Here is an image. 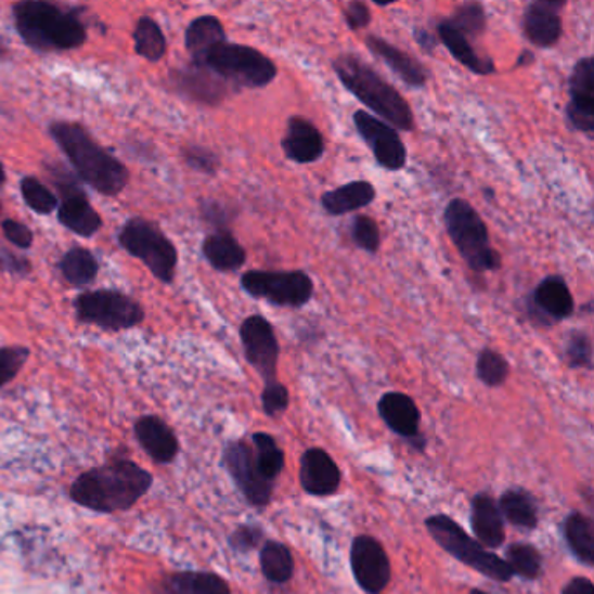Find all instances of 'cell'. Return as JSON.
<instances>
[{
    "label": "cell",
    "mask_w": 594,
    "mask_h": 594,
    "mask_svg": "<svg viewBox=\"0 0 594 594\" xmlns=\"http://www.w3.org/2000/svg\"><path fill=\"white\" fill-rule=\"evenodd\" d=\"M4 183H5L4 166H2V163H0V186L4 185Z\"/></svg>",
    "instance_id": "obj_55"
},
{
    "label": "cell",
    "mask_w": 594,
    "mask_h": 594,
    "mask_svg": "<svg viewBox=\"0 0 594 594\" xmlns=\"http://www.w3.org/2000/svg\"><path fill=\"white\" fill-rule=\"evenodd\" d=\"M570 103L565 108L568 128L581 133L593 134L594 131V60L585 56L576 63L568 77Z\"/></svg>",
    "instance_id": "obj_15"
},
{
    "label": "cell",
    "mask_w": 594,
    "mask_h": 594,
    "mask_svg": "<svg viewBox=\"0 0 594 594\" xmlns=\"http://www.w3.org/2000/svg\"><path fill=\"white\" fill-rule=\"evenodd\" d=\"M28 358H30V351L27 347H0V387L8 386L10 382L18 377Z\"/></svg>",
    "instance_id": "obj_43"
},
{
    "label": "cell",
    "mask_w": 594,
    "mask_h": 594,
    "mask_svg": "<svg viewBox=\"0 0 594 594\" xmlns=\"http://www.w3.org/2000/svg\"><path fill=\"white\" fill-rule=\"evenodd\" d=\"M351 240L358 248L363 249L366 254L375 255L380 249L382 234L375 218L369 215H358L352 220Z\"/></svg>",
    "instance_id": "obj_42"
},
{
    "label": "cell",
    "mask_w": 594,
    "mask_h": 594,
    "mask_svg": "<svg viewBox=\"0 0 594 594\" xmlns=\"http://www.w3.org/2000/svg\"><path fill=\"white\" fill-rule=\"evenodd\" d=\"M255 462L263 478L274 483V479L281 475L284 467V453L275 439L267 432L254 435Z\"/></svg>",
    "instance_id": "obj_36"
},
{
    "label": "cell",
    "mask_w": 594,
    "mask_h": 594,
    "mask_svg": "<svg viewBox=\"0 0 594 594\" xmlns=\"http://www.w3.org/2000/svg\"><path fill=\"white\" fill-rule=\"evenodd\" d=\"M77 320L107 332L131 330L145 320L142 304L117 289L80 293L74 300Z\"/></svg>",
    "instance_id": "obj_9"
},
{
    "label": "cell",
    "mask_w": 594,
    "mask_h": 594,
    "mask_svg": "<svg viewBox=\"0 0 594 594\" xmlns=\"http://www.w3.org/2000/svg\"><path fill=\"white\" fill-rule=\"evenodd\" d=\"M13 18L25 44L40 53L70 51L88 40V28L77 11L53 2L23 0L13 5Z\"/></svg>",
    "instance_id": "obj_3"
},
{
    "label": "cell",
    "mask_w": 594,
    "mask_h": 594,
    "mask_svg": "<svg viewBox=\"0 0 594 594\" xmlns=\"http://www.w3.org/2000/svg\"><path fill=\"white\" fill-rule=\"evenodd\" d=\"M240 337L246 361L260 373L266 384L274 382L280 360V341L271 321L260 314L249 315L241 324Z\"/></svg>",
    "instance_id": "obj_13"
},
{
    "label": "cell",
    "mask_w": 594,
    "mask_h": 594,
    "mask_svg": "<svg viewBox=\"0 0 594 594\" xmlns=\"http://www.w3.org/2000/svg\"><path fill=\"white\" fill-rule=\"evenodd\" d=\"M470 527L475 532L476 541L483 547L498 550L506 539V528H504V518L499 504L487 493H478L473 499Z\"/></svg>",
    "instance_id": "obj_25"
},
{
    "label": "cell",
    "mask_w": 594,
    "mask_h": 594,
    "mask_svg": "<svg viewBox=\"0 0 594 594\" xmlns=\"http://www.w3.org/2000/svg\"><path fill=\"white\" fill-rule=\"evenodd\" d=\"M364 44L380 62L386 63L387 67L403 80L404 85L417 89L427 85L429 72L412 54L406 53L403 49L396 48V46L390 44L389 40L377 36L366 37Z\"/></svg>",
    "instance_id": "obj_22"
},
{
    "label": "cell",
    "mask_w": 594,
    "mask_h": 594,
    "mask_svg": "<svg viewBox=\"0 0 594 594\" xmlns=\"http://www.w3.org/2000/svg\"><path fill=\"white\" fill-rule=\"evenodd\" d=\"M413 39L421 46L424 53L432 54L439 46L438 37L432 36L427 28H415V30H413Z\"/></svg>",
    "instance_id": "obj_51"
},
{
    "label": "cell",
    "mask_w": 594,
    "mask_h": 594,
    "mask_svg": "<svg viewBox=\"0 0 594 594\" xmlns=\"http://www.w3.org/2000/svg\"><path fill=\"white\" fill-rule=\"evenodd\" d=\"M565 539L576 558L585 567L594 565V530L593 521L582 513H572L565 519Z\"/></svg>",
    "instance_id": "obj_31"
},
{
    "label": "cell",
    "mask_w": 594,
    "mask_h": 594,
    "mask_svg": "<svg viewBox=\"0 0 594 594\" xmlns=\"http://www.w3.org/2000/svg\"><path fill=\"white\" fill-rule=\"evenodd\" d=\"M0 229L4 232L5 240L14 244L20 249H30L34 244V232L28 229L25 223L13 220V218H5L0 223Z\"/></svg>",
    "instance_id": "obj_47"
},
{
    "label": "cell",
    "mask_w": 594,
    "mask_h": 594,
    "mask_svg": "<svg viewBox=\"0 0 594 594\" xmlns=\"http://www.w3.org/2000/svg\"><path fill=\"white\" fill-rule=\"evenodd\" d=\"M344 20L351 30H363L372 23V11L361 0H352L344 8Z\"/></svg>",
    "instance_id": "obj_48"
},
{
    "label": "cell",
    "mask_w": 594,
    "mask_h": 594,
    "mask_svg": "<svg viewBox=\"0 0 594 594\" xmlns=\"http://www.w3.org/2000/svg\"><path fill=\"white\" fill-rule=\"evenodd\" d=\"M241 288L271 306L300 309L311 302L314 281L304 271H248L241 277Z\"/></svg>",
    "instance_id": "obj_10"
},
{
    "label": "cell",
    "mask_w": 594,
    "mask_h": 594,
    "mask_svg": "<svg viewBox=\"0 0 594 594\" xmlns=\"http://www.w3.org/2000/svg\"><path fill=\"white\" fill-rule=\"evenodd\" d=\"M377 199V191L369 180H354L347 185L338 186L335 191L324 192L321 195V206L332 217H344L354 214L358 209L366 208Z\"/></svg>",
    "instance_id": "obj_27"
},
{
    "label": "cell",
    "mask_w": 594,
    "mask_h": 594,
    "mask_svg": "<svg viewBox=\"0 0 594 594\" xmlns=\"http://www.w3.org/2000/svg\"><path fill=\"white\" fill-rule=\"evenodd\" d=\"M564 594H594V585L585 577H573L572 581L565 585Z\"/></svg>",
    "instance_id": "obj_52"
},
{
    "label": "cell",
    "mask_w": 594,
    "mask_h": 594,
    "mask_svg": "<svg viewBox=\"0 0 594 594\" xmlns=\"http://www.w3.org/2000/svg\"><path fill=\"white\" fill-rule=\"evenodd\" d=\"M166 594H231V587L217 573L178 572L166 581Z\"/></svg>",
    "instance_id": "obj_30"
},
{
    "label": "cell",
    "mask_w": 594,
    "mask_h": 594,
    "mask_svg": "<svg viewBox=\"0 0 594 594\" xmlns=\"http://www.w3.org/2000/svg\"><path fill=\"white\" fill-rule=\"evenodd\" d=\"M169 80L182 96L208 107L222 103L227 94L231 93V86L215 76L214 72L192 63L185 68H175Z\"/></svg>",
    "instance_id": "obj_19"
},
{
    "label": "cell",
    "mask_w": 594,
    "mask_h": 594,
    "mask_svg": "<svg viewBox=\"0 0 594 594\" xmlns=\"http://www.w3.org/2000/svg\"><path fill=\"white\" fill-rule=\"evenodd\" d=\"M23 201L37 215H51L59 209V197L39 178L25 177L20 183Z\"/></svg>",
    "instance_id": "obj_40"
},
{
    "label": "cell",
    "mask_w": 594,
    "mask_h": 594,
    "mask_svg": "<svg viewBox=\"0 0 594 594\" xmlns=\"http://www.w3.org/2000/svg\"><path fill=\"white\" fill-rule=\"evenodd\" d=\"M506 564L509 565L515 576L525 577L528 581H533L542 573V558L539 551L525 542L509 546L506 553Z\"/></svg>",
    "instance_id": "obj_38"
},
{
    "label": "cell",
    "mask_w": 594,
    "mask_h": 594,
    "mask_svg": "<svg viewBox=\"0 0 594 594\" xmlns=\"http://www.w3.org/2000/svg\"><path fill=\"white\" fill-rule=\"evenodd\" d=\"M0 214H2V203H0Z\"/></svg>",
    "instance_id": "obj_57"
},
{
    "label": "cell",
    "mask_w": 594,
    "mask_h": 594,
    "mask_svg": "<svg viewBox=\"0 0 594 594\" xmlns=\"http://www.w3.org/2000/svg\"><path fill=\"white\" fill-rule=\"evenodd\" d=\"M535 54L532 53V51H528V49H525V51H521L519 53L518 60H516L515 68L519 67H530V65H533L535 63Z\"/></svg>",
    "instance_id": "obj_53"
},
{
    "label": "cell",
    "mask_w": 594,
    "mask_h": 594,
    "mask_svg": "<svg viewBox=\"0 0 594 594\" xmlns=\"http://www.w3.org/2000/svg\"><path fill=\"white\" fill-rule=\"evenodd\" d=\"M223 464L249 504L263 507L271 502L274 483L263 478L262 473L258 470L254 447H249L246 441L227 444Z\"/></svg>",
    "instance_id": "obj_14"
},
{
    "label": "cell",
    "mask_w": 594,
    "mask_h": 594,
    "mask_svg": "<svg viewBox=\"0 0 594 594\" xmlns=\"http://www.w3.org/2000/svg\"><path fill=\"white\" fill-rule=\"evenodd\" d=\"M152 481L151 473L134 462L116 459L80 475L72 485L70 499L86 509L112 515L131 509L151 490Z\"/></svg>",
    "instance_id": "obj_1"
},
{
    "label": "cell",
    "mask_w": 594,
    "mask_h": 594,
    "mask_svg": "<svg viewBox=\"0 0 594 594\" xmlns=\"http://www.w3.org/2000/svg\"><path fill=\"white\" fill-rule=\"evenodd\" d=\"M53 183L60 194L59 222L82 237L96 234L102 229V217L89 203L76 178L63 173L62 166H54Z\"/></svg>",
    "instance_id": "obj_11"
},
{
    "label": "cell",
    "mask_w": 594,
    "mask_h": 594,
    "mask_svg": "<svg viewBox=\"0 0 594 594\" xmlns=\"http://www.w3.org/2000/svg\"><path fill=\"white\" fill-rule=\"evenodd\" d=\"M565 361L570 369H593V344L582 330H570L565 338Z\"/></svg>",
    "instance_id": "obj_41"
},
{
    "label": "cell",
    "mask_w": 594,
    "mask_h": 594,
    "mask_svg": "<svg viewBox=\"0 0 594 594\" xmlns=\"http://www.w3.org/2000/svg\"><path fill=\"white\" fill-rule=\"evenodd\" d=\"M337 464L323 449H309L300 459V485L315 498H328L340 487Z\"/></svg>",
    "instance_id": "obj_21"
},
{
    "label": "cell",
    "mask_w": 594,
    "mask_h": 594,
    "mask_svg": "<svg viewBox=\"0 0 594 594\" xmlns=\"http://www.w3.org/2000/svg\"><path fill=\"white\" fill-rule=\"evenodd\" d=\"M378 413L396 435L403 436L410 441H421L424 444L418 427H421V412L415 401L403 392H387L378 401Z\"/></svg>",
    "instance_id": "obj_23"
},
{
    "label": "cell",
    "mask_w": 594,
    "mask_h": 594,
    "mask_svg": "<svg viewBox=\"0 0 594 594\" xmlns=\"http://www.w3.org/2000/svg\"><path fill=\"white\" fill-rule=\"evenodd\" d=\"M509 363L501 352L483 349L476 361V375L487 387H501L509 377Z\"/></svg>",
    "instance_id": "obj_39"
},
{
    "label": "cell",
    "mask_w": 594,
    "mask_h": 594,
    "mask_svg": "<svg viewBox=\"0 0 594 594\" xmlns=\"http://www.w3.org/2000/svg\"><path fill=\"white\" fill-rule=\"evenodd\" d=\"M281 146L284 157L295 165H312L326 151L323 133L311 120L300 116L289 117Z\"/></svg>",
    "instance_id": "obj_20"
},
{
    "label": "cell",
    "mask_w": 594,
    "mask_h": 594,
    "mask_svg": "<svg viewBox=\"0 0 594 594\" xmlns=\"http://www.w3.org/2000/svg\"><path fill=\"white\" fill-rule=\"evenodd\" d=\"M227 42L225 28L217 16L205 14L195 18L185 30V48L192 63L197 65L215 46Z\"/></svg>",
    "instance_id": "obj_29"
},
{
    "label": "cell",
    "mask_w": 594,
    "mask_h": 594,
    "mask_svg": "<svg viewBox=\"0 0 594 594\" xmlns=\"http://www.w3.org/2000/svg\"><path fill=\"white\" fill-rule=\"evenodd\" d=\"M351 567L356 582L364 593L380 594L389 584V556L373 537H356L351 547Z\"/></svg>",
    "instance_id": "obj_16"
},
{
    "label": "cell",
    "mask_w": 594,
    "mask_h": 594,
    "mask_svg": "<svg viewBox=\"0 0 594 594\" xmlns=\"http://www.w3.org/2000/svg\"><path fill=\"white\" fill-rule=\"evenodd\" d=\"M203 255L218 272L240 271L246 262V249L231 231H215L203 243Z\"/></svg>",
    "instance_id": "obj_28"
},
{
    "label": "cell",
    "mask_w": 594,
    "mask_h": 594,
    "mask_svg": "<svg viewBox=\"0 0 594 594\" xmlns=\"http://www.w3.org/2000/svg\"><path fill=\"white\" fill-rule=\"evenodd\" d=\"M352 120L356 131L369 145L380 168L387 171H401L406 166L409 151L400 133L392 126L364 111H356Z\"/></svg>",
    "instance_id": "obj_12"
},
{
    "label": "cell",
    "mask_w": 594,
    "mask_h": 594,
    "mask_svg": "<svg viewBox=\"0 0 594 594\" xmlns=\"http://www.w3.org/2000/svg\"><path fill=\"white\" fill-rule=\"evenodd\" d=\"M288 404L289 392L281 382L274 380L266 384L262 392V406L263 412H266L269 417H277L284 410L288 409Z\"/></svg>",
    "instance_id": "obj_46"
},
{
    "label": "cell",
    "mask_w": 594,
    "mask_h": 594,
    "mask_svg": "<svg viewBox=\"0 0 594 594\" xmlns=\"http://www.w3.org/2000/svg\"><path fill=\"white\" fill-rule=\"evenodd\" d=\"M260 565L267 581L274 584L288 582L295 572L292 551L284 546L283 542L269 541L260 551Z\"/></svg>",
    "instance_id": "obj_35"
},
{
    "label": "cell",
    "mask_w": 594,
    "mask_h": 594,
    "mask_svg": "<svg viewBox=\"0 0 594 594\" xmlns=\"http://www.w3.org/2000/svg\"><path fill=\"white\" fill-rule=\"evenodd\" d=\"M439 44L449 49L453 60H457L462 67L473 72L476 76H492L495 74V63L490 56H479L478 51L473 48L470 40L462 36L461 31L450 25L447 20H441L436 27Z\"/></svg>",
    "instance_id": "obj_26"
},
{
    "label": "cell",
    "mask_w": 594,
    "mask_h": 594,
    "mask_svg": "<svg viewBox=\"0 0 594 594\" xmlns=\"http://www.w3.org/2000/svg\"><path fill=\"white\" fill-rule=\"evenodd\" d=\"M565 0H535L525 8L521 30L530 44L539 49L555 48L564 36L561 10Z\"/></svg>",
    "instance_id": "obj_18"
},
{
    "label": "cell",
    "mask_w": 594,
    "mask_h": 594,
    "mask_svg": "<svg viewBox=\"0 0 594 594\" xmlns=\"http://www.w3.org/2000/svg\"><path fill=\"white\" fill-rule=\"evenodd\" d=\"M59 269L72 286L85 288V286L96 280L100 263L89 249L76 246V248L68 249L67 254L63 255Z\"/></svg>",
    "instance_id": "obj_32"
},
{
    "label": "cell",
    "mask_w": 594,
    "mask_h": 594,
    "mask_svg": "<svg viewBox=\"0 0 594 594\" xmlns=\"http://www.w3.org/2000/svg\"><path fill=\"white\" fill-rule=\"evenodd\" d=\"M8 56V48H5L4 40H0V60Z\"/></svg>",
    "instance_id": "obj_54"
},
{
    "label": "cell",
    "mask_w": 594,
    "mask_h": 594,
    "mask_svg": "<svg viewBox=\"0 0 594 594\" xmlns=\"http://www.w3.org/2000/svg\"><path fill=\"white\" fill-rule=\"evenodd\" d=\"M502 518H506L511 525L518 528H527L533 530L537 527V504L530 493L518 488H511L507 492L502 493L501 502H499Z\"/></svg>",
    "instance_id": "obj_33"
},
{
    "label": "cell",
    "mask_w": 594,
    "mask_h": 594,
    "mask_svg": "<svg viewBox=\"0 0 594 594\" xmlns=\"http://www.w3.org/2000/svg\"><path fill=\"white\" fill-rule=\"evenodd\" d=\"M426 527L439 546L476 572L498 582H509L515 577L506 559L485 550L475 537L467 535L466 530L450 516H430L426 519Z\"/></svg>",
    "instance_id": "obj_7"
},
{
    "label": "cell",
    "mask_w": 594,
    "mask_h": 594,
    "mask_svg": "<svg viewBox=\"0 0 594 594\" xmlns=\"http://www.w3.org/2000/svg\"><path fill=\"white\" fill-rule=\"evenodd\" d=\"M138 443L157 464H169L177 457L178 439L171 427L156 415H146L134 424Z\"/></svg>",
    "instance_id": "obj_24"
},
{
    "label": "cell",
    "mask_w": 594,
    "mask_h": 594,
    "mask_svg": "<svg viewBox=\"0 0 594 594\" xmlns=\"http://www.w3.org/2000/svg\"><path fill=\"white\" fill-rule=\"evenodd\" d=\"M117 241L120 248L145 263L146 269L156 275L160 283H173L178 266L177 246L160 231L157 223L142 217L129 218L120 229Z\"/></svg>",
    "instance_id": "obj_8"
},
{
    "label": "cell",
    "mask_w": 594,
    "mask_h": 594,
    "mask_svg": "<svg viewBox=\"0 0 594 594\" xmlns=\"http://www.w3.org/2000/svg\"><path fill=\"white\" fill-rule=\"evenodd\" d=\"M49 134L86 185L107 197H116L128 186V168L98 145L88 129L70 120H54L49 125Z\"/></svg>",
    "instance_id": "obj_2"
},
{
    "label": "cell",
    "mask_w": 594,
    "mask_h": 594,
    "mask_svg": "<svg viewBox=\"0 0 594 594\" xmlns=\"http://www.w3.org/2000/svg\"><path fill=\"white\" fill-rule=\"evenodd\" d=\"M576 311L572 292L561 275H547L537 284L528 300V318L539 326L568 320Z\"/></svg>",
    "instance_id": "obj_17"
},
{
    "label": "cell",
    "mask_w": 594,
    "mask_h": 594,
    "mask_svg": "<svg viewBox=\"0 0 594 594\" xmlns=\"http://www.w3.org/2000/svg\"><path fill=\"white\" fill-rule=\"evenodd\" d=\"M134 51L138 56L156 63L165 59L168 51L165 31L160 30L159 23L151 16H142L138 20L133 34Z\"/></svg>",
    "instance_id": "obj_34"
},
{
    "label": "cell",
    "mask_w": 594,
    "mask_h": 594,
    "mask_svg": "<svg viewBox=\"0 0 594 594\" xmlns=\"http://www.w3.org/2000/svg\"><path fill=\"white\" fill-rule=\"evenodd\" d=\"M0 263L4 266L5 271L13 272V274L27 275L30 272V262L27 258L10 254L5 248H0Z\"/></svg>",
    "instance_id": "obj_50"
},
{
    "label": "cell",
    "mask_w": 594,
    "mask_h": 594,
    "mask_svg": "<svg viewBox=\"0 0 594 594\" xmlns=\"http://www.w3.org/2000/svg\"><path fill=\"white\" fill-rule=\"evenodd\" d=\"M332 67L341 86L370 111L375 112L380 120L392 126L396 131L415 129L412 107L403 94L360 56L352 53L338 54L337 59L333 60Z\"/></svg>",
    "instance_id": "obj_4"
},
{
    "label": "cell",
    "mask_w": 594,
    "mask_h": 594,
    "mask_svg": "<svg viewBox=\"0 0 594 594\" xmlns=\"http://www.w3.org/2000/svg\"><path fill=\"white\" fill-rule=\"evenodd\" d=\"M186 166L203 175H217L220 169V157L206 146L191 145L183 148Z\"/></svg>",
    "instance_id": "obj_45"
},
{
    "label": "cell",
    "mask_w": 594,
    "mask_h": 594,
    "mask_svg": "<svg viewBox=\"0 0 594 594\" xmlns=\"http://www.w3.org/2000/svg\"><path fill=\"white\" fill-rule=\"evenodd\" d=\"M470 594H488V593H485V591H481V590H473L470 591Z\"/></svg>",
    "instance_id": "obj_56"
},
{
    "label": "cell",
    "mask_w": 594,
    "mask_h": 594,
    "mask_svg": "<svg viewBox=\"0 0 594 594\" xmlns=\"http://www.w3.org/2000/svg\"><path fill=\"white\" fill-rule=\"evenodd\" d=\"M197 67L208 68L235 89L267 88L277 77V65L267 54L229 40L208 51Z\"/></svg>",
    "instance_id": "obj_6"
},
{
    "label": "cell",
    "mask_w": 594,
    "mask_h": 594,
    "mask_svg": "<svg viewBox=\"0 0 594 594\" xmlns=\"http://www.w3.org/2000/svg\"><path fill=\"white\" fill-rule=\"evenodd\" d=\"M201 217L206 223L215 227V231H229V225L234 222L235 209L227 206L222 201L203 199L201 201Z\"/></svg>",
    "instance_id": "obj_44"
},
{
    "label": "cell",
    "mask_w": 594,
    "mask_h": 594,
    "mask_svg": "<svg viewBox=\"0 0 594 594\" xmlns=\"http://www.w3.org/2000/svg\"><path fill=\"white\" fill-rule=\"evenodd\" d=\"M443 220L453 246L466 260L470 271L483 274L501 269V254L490 244L487 223L469 201L461 197L450 201L444 208Z\"/></svg>",
    "instance_id": "obj_5"
},
{
    "label": "cell",
    "mask_w": 594,
    "mask_h": 594,
    "mask_svg": "<svg viewBox=\"0 0 594 594\" xmlns=\"http://www.w3.org/2000/svg\"><path fill=\"white\" fill-rule=\"evenodd\" d=\"M262 541V530L254 525H243L231 535V546L240 553L255 550Z\"/></svg>",
    "instance_id": "obj_49"
},
{
    "label": "cell",
    "mask_w": 594,
    "mask_h": 594,
    "mask_svg": "<svg viewBox=\"0 0 594 594\" xmlns=\"http://www.w3.org/2000/svg\"><path fill=\"white\" fill-rule=\"evenodd\" d=\"M447 22L467 39H476L487 30V11L479 2H464L453 10Z\"/></svg>",
    "instance_id": "obj_37"
}]
</instances>
